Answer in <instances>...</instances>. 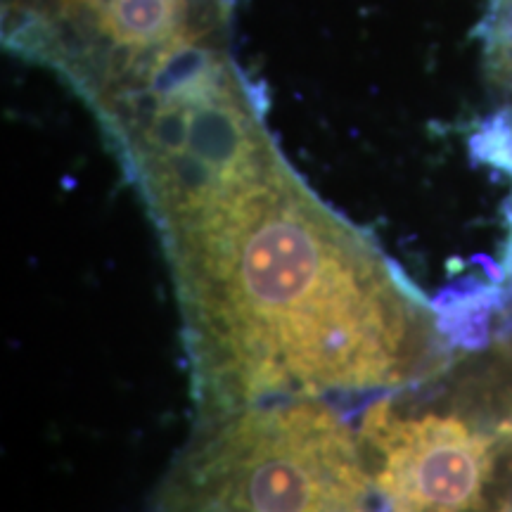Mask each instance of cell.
<instances>
[{
	"mask_svg": "<svg viewBox=\"0 0 512 512\" xmlns=\"http://www.w3.org/2000/svg\"><path fill=\"white\" fill-rule=\"evenodd\" d=\"M121 147L174 273L200 422L432 373L422 302L292 174L233 67L164 93Z\"/></svg>",
	"mask_w": 512,
	"mask_h": 512,
	"instance_id": "cell-1",
	"label": "cell"
},
{
	"mask_svg": "<svg viewBox=\"0 0 512 512\" xmlns=\"http://www.w3.org/2000/svg\"><path fill=\"white\" fill-rule=\"evenodd\" d=\"M155 512H392L361 439L330 401L292 399L200 422Z\"/></svg>",
	"mask_w": 512,
	"mask_h": 512,
	"instance_id": "cell-2",
	"label": "cell"
},
{
	"mask_svg": "<svg viewBox=\"0 0 512 512\" xmlns=\"http://www.w3.org/2000/svg\"><path fill=\"white\" fill-rule=\"evenodd\" d=\"M228 0H36L12 43L46 55L95 107L143 86L181 50L223 38Z\"/></svg>",
	"mask_w": 512,
	"mask_h": 512,
	"instance_id": "cell-3",
	"label": "cell"
},
{
	"mask_svg": "<svg viewBox=\"0 0 512 512\" xmlns=\"http://www.w3.org/2000/svg\"><path fill=\"white\" fill-rule=\"evenodd\" d=\"M377 491L392 512H482L498 437L439 413H401L370 403L358 427Z\"/></svg>",
	"mask_w": 512,
	"mask_h": 512,
	"instance_id": "cell-4",
	"label": "cell"
},
{
	"mask_svg": "<svg viewBox=\"0 0 512 512\" xmlns=\"http://www.w3.org/2000/svg\"><path fill=\"white\" fill-rule=\"evenodd\" d=\"M19 3H22V8L27 10V8H31V5H34V0H17L15 5H10V10H15V8H19Z\"/></svg>",
	"mask_w": 512,
	"mask_h": 512,
	"instance_id": "cell-5",
	"label": "cell"
}]
</instances>
